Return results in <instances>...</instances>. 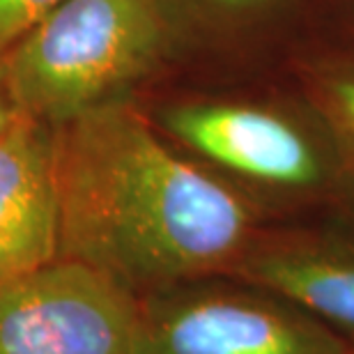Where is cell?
Instances as JSON below:
<instances>
[{
  "label": "cell",
  "mask_w": 354,
  "mask_h": 354,
  "mask_svg": "<svg viewBox=\"0 0 354 354\" xmlns=\"http://www.w3.org/2000/svg\"><path fill=\"white\" fill-rule=\"evenodd\" d=\"M53 159L60 258L138 299L232 274L263 230L249 198L171 150L120 99L55 124Z\"/></svg>",
  "instance_id": "6da1fadb"
},
{
  "label": "cell",
  "mask_w": 354,
  "mask_h": 354,
  "mask_svg": "<svg viewBox=\"0 0 354 354\" xmlns=\"http://www.w3.org/2000/svg\"><path fill=\"white\" fill-rule=\"evenodd\" d=\"M157 0H65L0 60L19 113L62 124L145 76L164 53Z\"/></svg>",
  "instance_id": "7a4b0ae2"
},
{
  "label": "cell",
  "mask_w": 354,
  "mask_h": 354,
  "mask_svg": "<svg viewBox=\"0 0 354 354\" xmlns=\"http://www.w3.org/2000/svg\"><path fill=\"white\" fill-rule=\"evenodd\" d=\"M299 304L235 274L180 283L140 299L138 354H350Z\"/></svg>",
  "instance_id": "3957f363"
},
{
  "label": "cell",
  "mask_w": 354,
  "mask_h": 354,
  "mask_svg": "<svg viewBox=\"0 0 354 354\" xmlns=\"http://www.w3.org/2000/svg\"><path fill=\"white\" fill-rule=\"evenodd\" d=\"M140 299L58 258L0 286V354H138Z\"/></svg>",
  "instance_id": "277c9868"
},
{
  "label": "cell",
  "mask_w": 354,
  "mask_h": 354,
  "mask_svg": "<svg viewBox=\"0 0 354 354\" xmlns=\"http://www.w3.org/2000/svg\"><path fill=\"white\" fill-rule=\"evenodd\" d=\"M164 124L182 145L228 175V184L258 212L260 196L308 198L334 182L322 147L279 113L244 104H184L166 113Z\"/></svg>",
  "instance_id": "5b68a950"
},
{
  "label": "cell",
  "mask_w": 354,
  "mask_h": 354,
  "mask_svg": "<svg viewBox=\"0 0 354 354\" xmlns=\"http://www.w3.org/2000/svg\"><path fill=\"white\" fill-rule=\"evenodd\" d=\"M58 258L53 127L21 115L0 133V286Z\"/></svg>",
  "instance_id": "8992f818"
},
{
  "label": "cell",
  "mask_w": 354,
  "mask_h": 354,
  "mask_svg": "<svg viewBox=\"0 0 354 354\" xmlns=\"http://www.w3.org/2000/svg\"><path fill=\"white\" fill-rule=\"evenodd\" d=\"M232 274L299 304L354 350V237L260 230Z\"/></svg>",
  "instance_id": "52a82bcc"
},
{
  "label": "cell",
  "mask_w": 354,
  "mask_h": 354,
  "mask_svg": "<svg viewBox=\"0 0 354 354\" xmlns=\"http://www.w3.org/2000/svg\"><path fill=\"white\" fill-rule=\"evenodd\" d=\"M65 0H0V60Z\"/></svg>",
  "instance_id": "ba28073f"
},
{
  "label": "cell",
  "mask_w": 354,
  "mask_h": 354,
  "mask_svg": "<svg viewBox=\"0 0 354 354\" xmlns=\"http://www.w3.org/2000/svg\"><path fill=\"white\" fill-rule=\"evenodd\" d=\"M327 102L345 164L354 175V76H341L331 81L327 88Z\"/></svg>",
  "instance_id": "9c48e42d"
},
{
  "label": "cell",
  "mask_w": 354,
  "mask_h": 354,
  "mask_svg": "<svg viewBox=\"0 0 354 354\" xmlns=\"http://www.w3.org/2000/svg\"><path fill=\"white\" fill-rule=\"evenodd\" d=\"M21 115H24V113H19V109L14 106V102L10 99V95H7V90L3 86V79H0V133H5L10 129Z\"/></svg>",
  "instance_id": "30bf717a"
},
{
  "label": "cell",
  "mask_w": 354,
  "mask_h": 354,
  "mask_svg": "<svg viewBox=\"0 0 354 354\" xmlns=\"http://www.w3.org/2000/svg\"><path fill=\"white\" fill-rule=\"evenodd\" d=\"M207 3L225 12H242V10H253V7L265 5L269 0H207Z\"/></svg>",
  "instance_id": "8fae6325"
},
{
  "label": "cell",
  "mask_w": 354,
  "mask_h": 354,
  "mask_svg": "<svg viewBox=\"0 0 354 354\" xmlns=\"http://www.w3.org/2000/svg\"><path fill=\"white\" fill-rule=\"evenodd\" d=\"M350 354H354V350H350Z\"/></svg>",
  "instance_id": "7c38bea8"
}]
</instances>
